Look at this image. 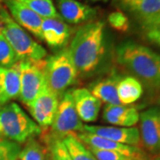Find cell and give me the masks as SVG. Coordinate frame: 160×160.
I'll list each match as a JSON object with an SVG mask.
<instances>
[{
    "mask_svg": "<svg viewBox=\"0 0 160 160\" xmlns=\"http://www.w3.org/2000/svg\"><path fill=\"white\" fill-rule=\"evenodd\" d=\"M84 132H88L115 142L122 143L129 146L139 147L141 144L140 131L137 127H119V126H103L94 125H84Z\"/></svg>",
    "mask_w": 160,
    "mask_h": 160,
    "instance_id": "cell-12",
    "label": "cell"
},
{
    "mask_svg": "<svg viewBox=\"0 0 160 160\" xmlns=\"http://www.w3.org/2000/svg\"><path fill=\"white\" fill-rule=\"evenodd\" d=\"M58 13L62 21L78 25L91 22L96 17L97 11L78 0H56Z\"/></svg>",
    "mask_w": 160,
    "mask_h": 160,
    "instance_id": "cell-13",
    "label": "cell"
},
{
    "mask_svg": "<svg viewBox=\"0 0 160 160\" xmlns=\"http://www.w3.org/2000/svg\"><path fill=\"white\" fill-rule=\"evenodd\" d=\"M71 160H96L91 150L75 135L70 133L62 139Z\"/></svg>",
    "mask_w": 160,
    "mask_h": 160,
    "instance_id": "cell-22",
    "label": "cell"
},
{
    "mask_svg": "<svg viewBox=\"0 0 160 160\" xmlns=\"http://www.w3.org/2000/svg\"><path fill=\"white\" fill-rule=\"evenodd\" d=\"M73 33L72 28L62 19L43 18L41 24L42 40L52 49L67 47Z\"/></svg>",
    "mask_w": 160,
    "mask_h": 160,
    "instance_id": "cell-11",
    "label": "cell"
},
{
    "mask_svg": "<svg viewBox=\"0 0 160 160\" xmlns=\"http://www.w3.org/2000/svg\"><path fill=\"white\" fill-rule=\"evenodd\" d=\"M120 78L121 77L118 75H111L93 83L88 90L102 102L109 105H119L121 102L118 95V84Z\"/></svg>",
    "mask_w": 160,
    "mask_h": 160,
    "instance_id": "cell-19",
    "label": "cell"
},
{
    "mask_svg": "<svg viewBox=\"0 0 160 160\" xmlns=\"http://www.w3.org/2000/svg\"><path fill=\"white\" fill-rule=\"evenodd\" d=\"M42 133L40 126L15 102L0 107V137L19 144Z\"/></svg>",
    "mask_w": 160,
    "mask_h": 160,
    "instance_id": "cell-4",
    "label": "cell"
},
{
    "mask_svg": "<svg viewBox=\"0 0 160 160\" xmlns=\"http://www.w3.org/2000/svg\"><path fill=\"white\" fill-rule=\"evenodd\" d=\"M20 88L19 62L12 68H0V107L19 98Z\"/></svg>",
    "mask_w": 160,
    "mask_h": 160,
    "instance_id": "cell-16",
    "label": "cell"
},
{
    "mask_svg": "<svg viewBox=\"0 0 160 160\" xmlns=\"http://www.w3.org/2000/svg\"><path fill=\"white\" fill-rule=\"evenodd\" d=\"M68 48L78 75L94 73L105 55L104 22H91L82 25L71 37Z\"/></svg>",
    "mask_w": 160,
    "mask_h": 160,
    "instance_id": "cell-1",
    "label": "cell"
},
{
    "mask_svg": "<svg viewBox=\"0 0 160 160\" xmlns=\"http://www.w3.org/2000/svg\"><path fill=\"white\" fill-rule=\"evenodd\" d=\"M16 160H52L49 145L39 142L36 137L29 139L22 148Z\"/></svg>",
    "mask_w": 160,
    "mask_h": 160,
    "instance_id": "cell-21",
    "label": "cell"
},
{
    "mask_svg": "<svg viewBox=\"0 0 160 160\" xmlns=\"http://www.w3.org/2000/svg\"><path fill=\"white\" fill-rule=\"evenodd\" d=\"M140 22L146 39L160 46V14Z\"/></svg>",
    "mask_w": 160,
    "mask_h": 160,
    "instance_id": "cell-25",
    "label": "cell"
},
{
    "mask_svg": "<svg viewBox=\"0 0 160 160\" xmlns=\"http://www.w3.org/2000/svg\"><path fill=\"white\" fill-rule=\"evenodd\" d=\"M158 103L160 105V95H159V97L158 98Z\"/></svg>",
    "mask_w": 160,
    "mask_h": 160,
    "instance_id": "cell-32",
    "label": "cell"
},
{
    "mask_svg": "<svg viewBox=\"0 0 160 160\" xmlns=\"http://www.w3.org/2000/svg\"><path fill=\"white\" fill-rule=\"evenodd\" d=\"M118 63L152 92H160V53L147 46L126 41L116 48Z\"/></svg>",
    "mask_w": 160,
    "mask_h": 160,
    "instance_id": "cell-2",
    "label": "cell"
},
{
    "mask_svg": "<svg viewBox=\"0 0 160 160\" xmlns=\"http://www.w3.org/2000/svg\"><path fill=\"white\" fill-rule=\"evenodd\" d=\"M143 94V86L133 76L121 77L118 84V95L123 105H131Z\"/></svg>",
    "mask_w": 160,
    "mask_h": 160,
    "instance_id": "cell-20",
    "label": "cell"
},
{
    "mask_svg": "<svg viewBox=\"0 0 160 160\" xmlns=\"http://www.w3.org/2000/svg\"><path fill=\"white\" fill-rule=\"evenodd\" d=\"M45 60L38 62H19L21 81L19 99L26 107L48 87L45 73Z\"/></svg>",
    "mask_w": 160,
    "mask_h": 160,
    "instance_id": "cell-7",
    "label": "cell"
},
{
    "mask_svg": "<svg viewBox=\"0 0 160 160\" xmlns=\"http://www.w3.org/2000/svg\"><path fill=\"white\" fill-rule=\"evenodd\" d=\"M42 18L62 19L52 0H18Z\"/></svg>",
    "mask_w": 160,
    "mask_h": 160,
    "instance_id": "cell-23",
    "label": "cell"
},
{
    "mask_svg": "<svg viewBox=\"0 0 160 160\" xmlns=\"http://www.w3.org/2000/svg\"><path fill=\"white\" fill-rule=\"evenodd\" d=\"M154 160H160V154L159 155H157V156L155 157Z\"/></svg>",
    "mask_w": 160,
    "mask_h": 160,
    "instance_id": "cell-30",
    "label": "cell"
},
{
    "mask_svg": "<svg viewBox=\"0 0 160 160\" xmlns=\"http://www.w3.org/2000/svg\"><path fill=\"white\" fill-rule=\"evenodd\" d=\"M1 2L12 19L18 25L42 40L41 24L43 18L18 0H1Z\"/></svg>",
    "mask_w": 160,
    "mask_h": 160,
    "instance_id": "cell-10",
    "label": "cell"
},
{
    "mask_svg": "<svg viewBox=\"0 0 160 160\" xmlns=\"http://www.w3.org/2000/svg\"><path fill=\"white\" fill-rule=\"evenodd\" d=\"M92 1H95V2H97V1H103V2H107L108 0H92Z\"/></svg>",
    "mask_w": 160,
    "mask_h": 160,
    "instance_id": "cell-31",
    "label": "cell"
},
{
    "mask_svg": "<svg viewBox=\"0 0 160 160\" xmlns=\"http://www.w3.org/2000/svg\"><path fill=\"white\" fill-rule=\"evenodd\" d=\"M0 29H1V24H0Z\"/></svg>",
    "mask_w": 160,
    "mask_h": 160,
    "instance_id": "cell-34",
    "label": "cell"
},
{
    "mask_svg": "<svg viewBox=\"0 0 160 160\" xmlns=\"http://www.w3.org/2000/svg\"><path fill=\"white\" fill-rule=\"evenodd\" d=\"M0 15L1 32L13 49L18 60L33 62L44 61L47 56L46 49L12 19L3 6L0 7Z\"/></svg>",
    "mask_w": 160,
    "mask_h": 160,
    "instance_id": "cell-3",
    "label": "cell"
},
{
    "mask_svg": "<svg viewBox=\"0 0 160 160\" xmlns=\"http://www.w3.org/2000/svg\"><path fill=\"white\" fill-rule=\"evenodd\" d=\"M102 118L107 123L119 127H132L140 118L138 109L131 105H109L103 109Z\"/></svg>",
    "mask_w": 160,
    "mask_h": 160,
    "instance_id": "cell-15",
    "label": "cell"
},
{
    "mask_svg": "<svg viewBox=\"0 0 160 160\" xmlns=\"http://www.w3.org/2000/svg\"><path fill=\"white\" fill-rule=\"evenodd\" d=\"M88 149L91 150L96 160H150L145 151L139 154H129L119 151L102 150L92 148Z\"/></svg>",
    "mask_w": 160,
    "mask_h": 160,
    "instance_id": "cell-24",
    "label": "cell"
},
{
    "mask_svg": "<svg viewBox=\"0 0 160 160\" xmlns=\"http://www.w3.org/2000/svg\"><path fill=\"white\" fill-rule=\"evenodd\" d=\"M114 2L140 22L160 14V0H114Z\"/></svg>",
    "mask_w": 160,
    "mask_h": 160,
    "instance_id": "cell-18",
    "label": "cell"
},
{
    "mask_svg": "<svg viewBox=\"0 0 160 160\" xmlns=\"http://www.w3.org/2000/svg\"><path fill=\"white\" fill-rule=\"evenodd\" d=\"M20 62L0 29V68H12Z\"/></svg>",
    "mask_w": 160,
    "mask_h": 160,
    "instance_id": "cell-26",
    "label": "cell"
},
{
    "mask_svg": "<svg viewBox=\"0 0 160 160\" xmlns=\"http://www.w3.org/2000/svg\"><path fill=\"white\" fill-rule=\"evenodd\" d=\"M141 143L149 153L160 154V109L150 108L140 114Z\"/></svg>",
    "mask_w": 160,
    "mask_h": 160,
    "instance_id": "cell-8",
    "label": "cell"
},
{
    "mask_svg": "<svg viewBox=\"0 0 160 160\" xmlns=\"http://www.w3.org/2000/svg\"><path fill=\"white\" fill-rule=\"evenodd\" d=\"M0 7H1V5H0ZM0 21H1V15H0Z\"/></svg>",
    "mask_w": 160,
    "mask_h": 160,
    "instance_id": "cell-33",
    "label": "cell"
},
{
    "mask_svg": "<svg viewBox=\"0 0 160 160\" xmlns=\"http://www.w3.org/2000/svg\"><path fill=\"white\" fill-rule=\"evenodd\" d=\"M45 73L48 88L59 97L74 85L78 72L68 46L45 60Z\"/></svg>",
    "mask_w": 160,
    "mask_h": 160,
    "instance_id": "cell-5",
    "label": "cell"
},
{
    "mask_svg": "<svg viewBox=\"0 0 160 160\" xmlns=\"http://www.w3.org/2000/svg\"><path fill=\"white\" fill-rule=\"evenodd\" d=\"M75 135L81 142L84 143L86 147L92 148V149L119 151V152L129 153V154H139L144 151L140 147H134V146H129V145L122 144V143L115 142L112 141L107 140L105 138L100 137V136L88 133V132H76Z\"/></svg>",
    "mask_w": 160,
    "mask_h": 160,
    "instance_id": "cell-17",
    "label": "cell"
},
{
    "mask_svg": "<svg viewBox=\"0 0 160 160\" xmlns=\"http://www.w3.org/2000/svg\"><path fill=\"white\" fill-rule=\"evenodd\" d=\"M21 149V144L0 137V160H16Z\"/></svg>",
    "mask_w": 160,
    "mask_h": 160,
    "instance_id": "cell-27",
    "label": "cell"
},
{
    "mask_svg": "<svg viewBox=\"0 0 160 160\" xmlns=\"http://www.w3.org/2000/svg\"><path fill=\"white\" fill-rule=\"evenodd\" d=\"M60 97L48 87L27 107L32 119L45 129L52 126L59 105Z\"/></svg>",
    "mask_w": 160,
    "mask_h": 160,
    "instance_id": "cell-9",
    "label": "cell"
},
{
    "mask_svg": "<svg viewBox=\"0 0 160 160\" xmlns=\"http://www.w3.org/2000/svg\"><path fill=\"white\" fill-rule=\"evenodd\" d=\"M109 24L116 30L120 32H126L129 29V20L126 14L121 11L110 12L108 17Z\"/></svg>",
    "mask_w": 160,
    "mask_h": 160,
    "instance_id": "cell-28",
    "label": "cell"
},
{
    "mask_svg": "<svg viewBox=\"0 0 160 160\" xmlns=\"http://www.w3.org/2000/svg\"><path fill=\"white\" fill-rule=\"evenodd\" d=\"M84 124L75 109L71 90L66 91L60 97L55 117L51 126V134L44 140L47 144L53 139H62L68 134L83 132Z\"/></svg>",
    "mask_w": 160,
    "mask_h": 160,
    "instance_id": "cell-6",
    "label": "cell"
},
{
    "mask_svg": "<svg viewBox=\"0 0 160 160\" xmlns=\"http://www.w3.org/2000/svg\"><path fill=\"white\" fill-rule=\"evenodd\" d=\"M75 109L82 122L96 121L102 108V102L93 96L87 88L71 89Z\"/></svg>",
    "mask_w": 160,
    "mask_h": 160,
    "instance_id": "cell-14",
    "label": "cell"
},
{
    "mask_svg": "<svg viewBox=\"0 0 160 160\" xmlns=\"http://www.w3.org/2000/svg\"><path fill=\"white\" fill-rule=\"evenodd\" d=\"M52 160H71L62 139H53L48 142Z\"/></svg>",
    "mask_w": 160,
    "mask_h": 160,
    "instance_id": "cell-29",
    "label": "cell"
}]
</instances>
